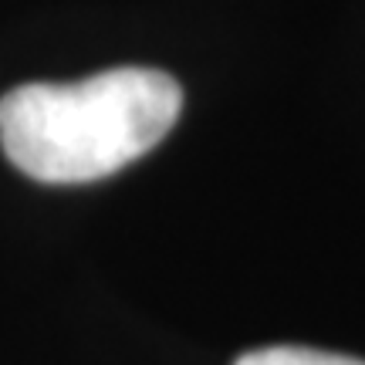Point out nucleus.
Segmentation results:
<instances>
[{
    "label": "nucleus",
    "mask_w": 365,
    "mask_h": 365,
    "mask_svg": "<svg viewBox=\"0 0 365 365\" xmlns=\"http://www.w3.org/2000/svg\"><path fill=\"white\" fill-rule=\"evenodd\" d=\"M237 365H365L349 355H331L318 349H294V345H277V349H261L237 359Z\"/></svg>",
    "instance_id": "f03ea898"
},
{
    "label": "nucleus",
    "mask_w": 365,
    "mask_h": 365,
    "mask_svg": "<svg viewBox=\"0 0 365 365\" xmlns=\"http://www.w3.org/2000/svg\"><path fill=\"white\" fill-rule=\"evenodd\" d=\"M180 112V81L159 68H108L68 85L31 81L0 98V145L38 182H95L156 149Z\"/></svg>",
    "instance_id": "f257e3e1"
}]
</instances>
